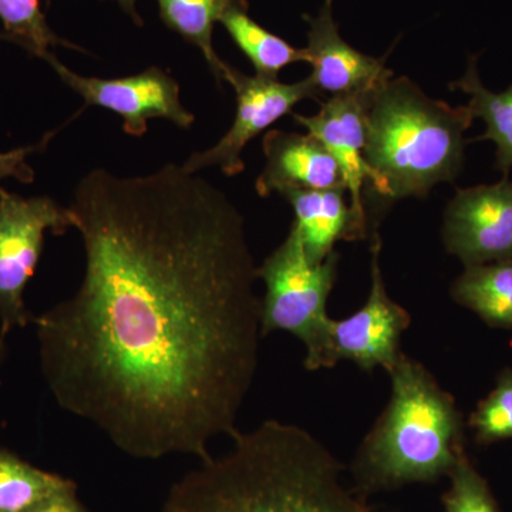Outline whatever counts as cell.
I'll list each match as a JSON object with an SVG mask.
<instances>
[{
  "instance_id": "obj_1",
  "label": "cell",
  "mask_w": 512,
  "mask_h": 512,
  "mask_svg": "<svg viewBox=\"0 0 512 512\" xmlns=\"http://www.w3.org/2000/svg\"><path fill=\"white\" fill-rule=\"evenodd\" d=\"M70 210L82 285L35 319L50 392L127 456L208 460L239 431L264 338L241 211L177 164L90 171Z\"/></svg>"
},
{
  "instance_id": "obj_2",
  "label": "cell",
  "mask_w": 512,
  "mask_h": 512,
  "mask_svg": "<svg viewBox=\"0 0 512 512\" xmlns=\"http://www.w3.org/2000/svg\"><path fill=\"white\" fill-rule=\"evenodd\" d=\"M221 457L200 461L168 491L161 512H383L345 480V466L296 424L238 431Z\"/></svg>"
},
{
  "instance_id": "obj_3",
  "label": "cell",
  "mask_w": 512,
  "mask_h": 512,
  "mask_svg": "<svg viewBox=\"0 0 512 512\" xmlns=\"http://www.w3.org/2000/svg\"><path fill=\"white\" fill-rule=\"evenodd\" d=\"M474 120L467 104L431 99L409 77H392L372 94L365 150L370 178L363 195L370 234L387 205L426 198L436 185L456 180Z\"/></svg>"
},
{
  "instance_id": "obj_4",
  "label": "cell",
  "mask_w": 512,
  "mask_h": 512,
  "mask_svg": "<svg viewBox=\"0 0 512 512\" xmlns=\"http://www.w3.org/2000/svg\"><path fill=\"white\" fill-rule=\"evenodd\" d=\"M392 396L357 451L352 473L360 493L436 483L464 453L456 399L423 363L400 355L389 370Z\"/></svg>"
},
{
  "instance_id": "obj_5",
  "label": "cell",
  "mask_w": 512,
  "mask_h": 512,
  "mask_svg": "<svg viewBox=\"0 0 512 512\" xmlns=\"http://www.w3.org/2000/svg\"><path fill=\"white\" fill-rule=\"evenodd\" d=\"M339 254L325 261H313L306 254L295 229L258 268V279L265 284L261 299L262 335L291 333L311 348L328 322V301L336 276Z\"/></svg>"
},
{
  "instance_id": "obj_6",
  "label": "cell",
  "mask_w": 512,
  "mask_h": 512,
  "mask_svg": "<svg viewBox=\"0 0 512 512\" xmlns=\"http://www.w3.org/2000/svg\"><path fill=\"white\" fill-rule=\"evenodd\" d=\"M380 249L382 241L376 232L372 235V285L365 305L348 318L328 319L316 342L306 350L305 369H330L343 360L355 363L363 372L377 367L389 372L396 365L403 353L402 336L409 329L412 316L387 293Z\"/></svg>"
},
{
  "instance_id": "obj_7",
  "label": "cell",
  "mask_w": 512,
  "mask_h": 512,
  "mask_svg": "<svg viewBox=\"0 0 512 512\" xmlns=\"http://www.w3.org/2000/svg\"><path fill=\"white\" fill-rule=\"evenodd\" d=\"M74 228L70 207L53 198H25L0 187V333L25 328L30 316L25 289L42 255L46 232Z\"/></svg>"
},
{
  "instance_id": "obj_8",
  "label": "cell",
  "mask_w": 512,
  "mask_h": 512,
  "mask_svg": "<svg viewBox=\"0 0 512 512\" xmlns=\"http://www.w3.org/2000/svg\"><path fill=\"white\" fill-rule=\"evenodd\" d=\"M227 83L237 94L234 123L214 147L192 154L185 161L183 168L188 173L197 174L215 165L228 177L241 174L245 168L242 151L249 141L286 114H292L301 101L311 99L322 103V97L308 77L298 83H282L256 74L248 76L231 66Z\"/></svg>"
},
{
  "instance_id": "obj_9",
  "label": "cell",
  "mask_w": 512,
  "mask_h": 512,
  "mask_svg": "<svg viewBox=\"0 0 512 512\" xmlns=\"http://www.w3.org/2000/svg\"><path fill=\"white\" fill-rule=\"evenodd\" d=\"M62 82L86 101V106H99L119 114L124 131L130 136L143 137L148 120H170L180 128H190L195 117L181 103L180 86L160 67H150L143 73L120 79H99L74 73L52 52L42 57Z\"/></svg>"
},
{
  "instance_id": "obj_10",
  "label": "cell",
  "mask_w": 512,
  "mask_h": 512,
  "mask_svg": "<svg viewBox=\"0 0 512 512\" xmlns=\"http://www.w3.org/2000/svg\"><path fill=\"white\" fill-rule=\"evenodd\" d=\"M441 235L448 254L464 266L512 261V180L458 188Z\"/></svg>"
},
{
  "instance_id": "obj_11",
  "label": "cell",
  "mask_w": 512,
  "mask_h": 512,
  "mask_svg": "<svg viewBox=\"0 0 512 512\" xmlns=\"http://www.w3.org/2000/svg\"><path fill=\"white\" fill-rule=\"evenodd\" d=\"M373 93L329 97L319 103L315 116L292 113L293 120L318 138L338 163L350 208L365 239L369 238V224L363 195L370 178L365 154L366 113Z\"/></svg>"
},
{
  "instance_id": "obj_12",
  "label": "cell",
  "mask_w": 512,
  "mask_h": 512,
  "mask_svg": "<svg viewBox=\"0 0 512 512\" xmlns=\"http://www.w3.org/2000/svg\"><path fill=\"white\" fill-rule=\"evenodd\" d=\"M306 22L305 63L311 64L308 79L320 97L373 93L394 77L384 66V57L365 55L340 36L333 18V0H323L318 15L306 16Z\"/></svg>"
},
{
  "instance_id": "obj_13",
  "label": "cell",
  "mask_w": 512,
  "mask_h": 512,
  "mask_svg": "<svg viewBox=\"0 0 512 512\" xmlns=\"http://www.w3.org/2000/svg\"><path fill=\"white\" fill-rule=\"evenodd\" d=\"M262 143L266 163L256 180V191L261 197L295 190H328L343 185L335 158L312 134L271 130Z\"/></svg>"
},
{
  "instance_id": "obj_14",
  "label": "cell",
  "mask_w": 512,
  "mask_h": 512,
  "mask_svg": "<svg viewBox=\"0 0 512 512\" xmlns=\"http://www.w3.org/2000/svg\"><path fill=\"white\" fill-rule=\"evenodd\" d=\"M346 194L348 191L343 185L328 190H295L282 194L295 215L292 228L313 261H325L335 252L339 241L365 239Z\"/></svg>"
},
{
  "instance_id": "obj_15",
  "label": "cell",
  "mask_w": 512,
  "mask_h": 512,
  "mask_svg": "<svg viewBox=\"0 0 512 512\" xmlns=\"http://www.w3.org/2000/svg\"><path fill=\"white\" fill-rule=\"evenodd\" d=\"M453 92H463L470 97L467 106L474 119L484 121L483 136L473 138L474 141H491L495 144V168L510 175L512 168V86L503 92H493L484 86L478 72V57L468 59L467 69L463 76L450 83Z\"/></svg>"
},
{
  "instance_id": "obj_16",
  "label": "cell",
  "mask_w": 512,
  "mask_h": 512,
  "mask_svg": "<svg viewBox=\"0 0 512 512\" xmlns=\"http://www.w3.org/2000/svg\"><path fill=\"white\" fill-rule=\"evenodd\" d=\"M451 298L491 328L512 330V261L464 266Z\"/></svg>"
},
{
  "instance_id": "obj_17",
  "label": "cell",
  "mask_w": 512,
  "mask_h": 512,
  "mask_svg": "<svg viewBox=\"0 0 512 512\" xmlns=\"http://www.w3.org/2000/svg\"><path fill=\"white\" fill-rule=\"evenodd\" d=\"M244 2L247 0H157L165 25L201 50L218 84L227 82L231 64L215 52L214 26L232 6Z\"/></svg>"
},
{
  "instance_id": "obj_18",
  "label": "cell",
  "mask_w": 512,
  "mask_h": 512,
  "mask_svg": "<svg viewBox=\"0 0 512 512\" xmlns=\"http://www.w3.org/2000/svg\"><path fill=\"white\" fill-rule=\"evenodd\" d=\"M220 23L254 64L256 76L278 79L279 72L289 64L306 62L305 50L289 45L248 15L247 2L232 6Z\"/></svg>"
},
{
  "instance_id": "obj_19",
  "label": "cell",
  "mask_w": 512,
  "mask_h": 512,
  "mask_svg": "<svg viewBox=\"0 0 512 512\" xmlns=\"http://www.w3.org/2000/svg\"><path fill=\"white\" fill-rule=\"evenodd\" d=\"M73 481L47 473L0 448V512H25Z\"/></svg>"
},
{
  "instance_id": "obj_20",
  "label": "cell",
  "mask_w": 512,
  "mask_h": 512,
  "mask_svg": "<svg viewBox=\"0 0 512 512\" xmlns=\"http://www.w3.org/2000/svg\"><path fill=\"white\" fill-rule=\"evenodd\" d=\"M0 20L5 28L0 37L18 43L33 56L43 57L56 46L80 50L50 29L40 0H0Z\"/></svg>"
},
{
  "instance_id": "obj_21",
  "label": "cell",
  "mask_w": 512,
  "mask_h": 512,
  "mask_svg": "<svg viewBox=\"0 0 512 512\" xmlns=\"http://www.w3.org/2000/svg\"><path fill=\"white\" fill-rule=\"evenodd\" d=\"M468 427L480 446L512 439V367L497 376L494 389L477 404Z\"/></svg>"
},
{
  "instance_id": "obj_22",
  "label": "cell",
  "mask_w": 512,
  "mask_h": 512,
  "mask_svg": "<svg viewBox=\"0 0 512 512\" xmlns=\"http://www.w3.org/2000/svg\"><path fill=\"white\" fill-rule=\"evenodd\" d=\"M447 477L450 487L443 495L444 511L500 512L490 485L473 466L466 451L460 454Z\"/></svg>"
},
{
  "instance_id": "obj_23",
  "label": "cell",
  "mask_w": 512,
  "mask_h": 512,
  "mask_svg": "<svg viewBox=\"0 0 512 512\" xmlns=\"http://www.w3.org/2000/svg\"><path fill=\"white\" fill-rule=\"evenodd\" d=\"M55 133L56 131H52V133L46 134L43 140L35 146L20 147L0 153V181L6 180V178H16L23 184L33 183L35 171L28 164V157L30 154H35L46 148Z\"/></svg>"
},
{
  "instance_id": "obj_24",
  "label": "cell",
  "mask_w": 512,
  "mask_h": 512,
  "mask_svg": "<svg viewBox=\"0 0 512 512\" xmlns=\"http://www.w3.org/2000/svg\"><path fill=\"white\" fill-rule=\"evenodd\" d=\"M25 512H89L77 497L76 484L67 485L63 490L49 495Z\"/></svg>"
},
{
  "instance_id": "obj_25",
  "label": "cell",
  "mask_w": 512,
  "mask_h": 512,
  "mask_svg": "<svg viewBox=\"0 0 512 512\" xmlns=\"http://www.w3.org/2000/svg\"><path fill=\"white\" fill-rule=\"evenodd\" d=\"M116 2L119 3L120 8L123 9L124 12L128 13V15L133 18L137 25H141V18L136 9L137 0H116Z\"/></svg>"
},
{
  "instance_id": "obj_26",
  "label": "cell",
  "mask_w": 512,
  "mask_h": 512,
  "mask_svg": "<svg viewBox=\"0 0 512 512\" xmlns=\"http://www.w3.org/2000/svg\"><path fill=\"white\" fill-rule=\"evenodd\" d=\"M6 338H8V335H5V333H0V365H2L3 360H5L6 357V352H8Z\"/></svg>"
}]
</instances>
